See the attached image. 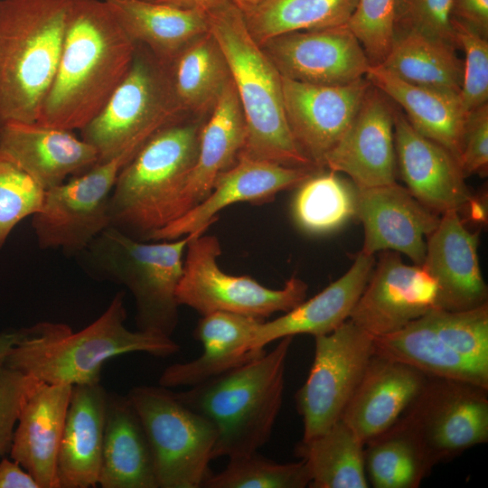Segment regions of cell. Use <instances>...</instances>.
Here are the masks:
<instances>
[{"label": "cell", "mask_w": 488, "mask_h": 488, "mask_svg": "<svg viewBox=\"0 0 488 488\" xmlns=\"http://www.w3.org/2000/svg\"><path fill=\"white\" fill-rule=\"evenodd\" d=\"M436 296V282L422 265L380 251L349 319L374 337L389 334L437 308Z\"/></svg>", "instance_id": "obj_16"}, {"label": "cell", "mask_w": 488, "mask_h": 488, "mask_svg": "<svg viewBox=\"0 0 488 488\" xmlns=\"http://www.w3.org/2000/svg\"><path fill=\"white\" fill-rule=\"evenodd\" d=\"M260 46L281 76L309 84H350L371 65L346 24L280 34Z\"/></svg>", "instance_id": "obj_17"}, {"label": "cell", "mask_w": 488, "mask_h": 488, "mask_svg": "<svg viewBox=\"0 0 488 488\" xmlns=\"http://www.w3.org/2000/svg\"><path fill=\"white\" fill-rule=\"evenodd\" d=\"M397 164L406 188L423 205L442 215L467 212L480 202L465 183L457 160L439 144L419 134L393 102Z\"/></svg>", "instance_id": "obj_18"}, {"label": "cell", "mask_w": 488, "mask_h": 488, "mask_svg": "<svg viewBox=\"0 0 488 488\" xmlns=\"http://www.w3.org/2000/svg\"><path fill=\"white\" fill-rule=\"evenodd\" d=\"M285 113L300 152L317 169L351 126L371 87L364 77L342 86L314 85L281 76Z\"/></svg>", "instance_id": "obj_15"}, {"label": "cell", "mask_w": 488, "mask_h": 488, "mask_svg": "<svg viewBox=\"0 0 488 488\" xmlns=\"http://www.w3.org/2000/svg\"><path fill=\"white\" fill-rule=\"evenodd\" d=\"M108 393L100 382L72 386L58 454L59 488L99 485Z\"/></svg>", "instance_id": "obj_27"}, {"label": "cell", "mask_w": 488, "mask_h": 488, "mask_svg": "<svg viewBox=\"0 0 488 488\" xmlns=\"http://www.w3.org/2000/svg\"><path fill=\"white\" fill-rule=\"evenodd\" d=\"M135 50L104 0H74L58 69L36 122L82 129L127 75Z\"/></svg>", "instance_id": "obj_1"}, {"label": "cell", "mask_w": 488, "mask_h": 488, "mask_svg": "<svg viewBox=\"0 0 488 488\" xmlns=\"http://www.w3.org/2000/svg\"><path fill=\"white\" fill-rule=\"evenodd\" d=\"M455 18L488 39V0H453Z\"/></svg>", "instance_id": "obj_46"}, {"label": "cell", "mask_w": 488, "mask_h": 488, "mask_svg": "<svg viewBox=\"0 0 488 488\" xmlns=\"http://www.w3.org/2000/svg\"><path fill=\"white\" fill-rule=\"evenodd\" d=\"M185 10H197L207 13L224 0H145Z\"/></svg>", "instance_id": "obj_48"}, {"label": "cell", "mask_w": 488, "mask_h": 488, "mask_svg": "<svg viewBox=\"0 0 488 488\" xmlns=\"http://www.w3.org/2000/svg\"><path fill=\"white\" fill-rule=\"evenodd\" d=\"M458 164L463 176L488 172V103L472 110L466 119Z\"/></svg>", "instance_id": "obj_45"}, {"label": "cell", "mask_w": 488, "mask_h": 488, "mask_svg": "<svg viewBox=\"0 0 488 488\" xmlns=\"http://www.w3.org/2000/svg\"><path fill=\"white\" fill-rule=\"evenodd\" d=\"M99 485L158 488L151 447L127 395L108 393Z\"/></svg>", "instance_id": "obj_30"}, {"label": "cell", "mask_w": 488, "mask_h": 488, "mask_svg": "<svg viewBox=\"0 0 488 488\" xmlns=\"http://www.w3.org/2000/svg\"><path fill=\"white\" fill-rule=\"evenodd\" d=\"M293 336L279 339L270 352L174 392L187 407L215 425L212 460L258 451L269 440L282 407L285 371Z\"/></svg>", "instance_id": "obj_5"}, {"label": "cell", "mask_w": 488, "mask_h": 488, "mask_svg": "<svg viewBox=\"0 0 488 488\" xmlns=\"http://www.w3.org/2000/svg\"><path fill=\"white\" fill-rule=\"evenodd\" d=\"M263 321L228 312L202 315L192 332L194 339L203 346L202 353L192 361L166 367L159 385L190 388L262 355L266 351L255 350L251 343Z\"/></svg>", "instance_id": "obj_26"}, {"label": "cell", "mask_w": 488, "mask_h": 488, "mask_svg": "<svg viewBox=\"0 0 488 488\" xmlns=\"http://www.w3.org/2000/svg\"><path fill=\"white\" fill-rule=\"evenodd\" d=\"M357 0H264L240 9L253 39L261 45L287 33L344 25Z\"/></svg>", "instance_id": "obj_37"}, {"label": "cell", "mask_w": 488, "mask_h": 488, "mask_svg": "<svg viewBox=\"0 0 488 488\" xmlns=\"http://www.w3.org/2000/svg\"><path fill=\"white\" fill-rule=\"evenodd\" d=\"M324 170L304 181L293 202L297 225L312 234L333 232L355 216V186Z\"/></svg>", "instance_id": "obj_38"}, {"label": "cell", "mask_w": 488, "mask_h": 488, "mask_svg": "<svg viewBox=\"0 0 488 488\" xmlns=\"http://www.w3.org/2000/svg\"><path fill=\"white\" fill-rule=\"evenodd\" d=\"M452 5L453 0H397L394 33H416L458 48Z\"/></svg>", "instance_id": "obj_43"}, {"label": "cell", "mask_w": 488, "mask_h": 488, "mask_svg": "<svg viewBox=\"0 0 488 488\" xmlns=\"http://www.w3.org/2000/svg\"><path fill=\"white\" fill-rule=\"evenodd\" d=\"M374 255L361 250L351 267L337 280L284 315L263 321L254 334L252 347L265 350L270 343L296 334H327L346 320L361 296L375 265Z\"/></svg>", "instance_id": "obj_28"}, {"label": "cell", "mask_w": 488, "mask_h": 488, "mask_svg": "<svg viewBox=\"0 0 488 488\" xmlns=\"http://www.w3.org/2000/svg\"><path fill=\"white\" fill-rule=\"evenodd\" d=\"M192 236L148 242L109 226L86 249L107 277L131 292L138 330L167 336L174 332L180 306L176 288Z\"/></svg>", "instance_id": "obj_8"}, {"label": "cell", "mask_w": 488, "mask_h": 488, "mask_svg": "<svg viewBox=\"0 0 488 488\" xmlns=\"http://www.w3.org/2000/svg\"><path fill=\"white\" fill-rule=\"evenodd\" d=\"M393 102L371 85L348 130L329 153L325 169L344 173L356 187L396 182Z\"/></svg>", "instance_id": "obj_20"}, {"label": "cell", "mask_w": 488, "mask_h": 488, "mask_svg": "<svg viewBox=\"0 0 488 488\" xmlns=\"http://www.w3.org/2000/svg\"><path fill=\"white\" fill-rule=\"evenodd\" d=\"M401 418L434 466L488 441V389L428 377Z\"/></svg>", "instance_id": "obj_14"}, {"label": "cell", "mask_w": 488, "mask_h": 488, "mask_svg": "<svg viewBox=\"0 0 488 488\" xmlns=\"http://www.w3.org/2000/svg\"><path fill=\"white\" fill-rule=\"evenodd\" d=\"M71 385L38 381L22 407L10 458L40 488H59L58 454L71 393Z\"/></svg>", "instance_id": "obj_24"}, {"label": "cell", "mask_w": 488, "mask_h": 488, "mask_svg": "<svg viewBox=\"0 0 488 488\" xmlns=\"http://www.w3.org/2000/svg\"><path fill=\"white\" fill-rule=\"evenodd\" d=\"M185 117L174 99L164 66L136 43L131 66L100 112L82 129L81 139L105 162L136 154L163 127Z\"/></svg>", "instance_id": "obj_9"}, {"label": "cell", "mask_w": 488, "mask_h": 488, "mask_svg": "<svg viewBox=\"0 0 488 488\" xmlns=\"http://www.w3.org/2000/svg\"><path fill=\"white\" fill-rule=\"evenodd\" d=\"M452 25L456 45L465 55L459 98L469 114L488 103V39L455 18Z\"/></svg>", "instance_id": "obj_42"}, {"label": "cell", "mask_w": 488, "mask_h": 488, "mask_svg": "<svg viewBox=\"0 0 488 488\" xmlns=\"http://www.w3.org/2000/svg\"><path fill=\"white\" fill-rule=\"evenodd\" d=\"M0 488H40L34 478L12 458L0 459Z\"/></svg>", "instance_id": "obj_47"}, {"label": "cell", "mask_w": 488, "mask_h": 488, "mask_svg": "<svg viewBox=\"0 0 488 488\" xmlns=\"http://www.w3.org/2000/svg\"><path fill=\"white\" fill-rule=\"evenodd\" d=\"M365 78L403 111L419 134L459 161L468 113L458 94L411 84L380 65H371Z\"/></svg>", "instance_id": "obj_29"}, {"label": "cell", "mask_w": 488, "mask_h": 488, "mask_svg": "<svg viewBox=\"0 0 488 488\" xmlns=\"http://www.w3.org/2000/svg\"><path fill=\"white\" fill-rule=\"evenodd\" d=\"M44 195L35 180L0 155V249L16 224L41 210Z\"/></svg>", "instance_id": "obj_40"}, {"label": "cell", "mask_w": 488, "mask_h": 488, "mask_svg": "<svg viewBox=\"0 0 488 488\" xmlns=\"http://www.w3.org/2000/svg\"><path fill=\"white\" fill-rule=\"evenodd\" d=\"M207 117H183L144 143L117 176L109 202L110 226L148 241L180 217Z\"/></svg>", "instance_id": "obj_3"}, {"label": "cell", "mask_w": 488, "mask_h": 488, "mask_svg": "<svg viewBox=\"0 0 488 488\" xmlns=\"http://www.w3.org/2000/svg\"><path fill=\"white\" fill-rule=\"evenodd\" d=\"M456 49L419 33H395L380 66L411 84L459 95L463 62Z\"/></svg>", "instance_id": "obj_34"}, {"label": "cell", "mask_w": 488, "mask_h": 488, "mask_svg": "<svg viewBox=\"0 0 488 488\" xmlns=\"http://www.w3.org/2000/svg\"><path fill=\"white\" fill-rule=\"evenodd\" d=\"M135 155L125 152L97 163L81 175L46 190L32 221L39 247L82 251L109 227L112 191L121 169Z\"/></svg>", "instance_id": "obj_13"}, {"label": "cell", "mask_w": 488, "mask_h": 488, "mask_svg": "<svg viewBox=\"0 0 488 488\" xmlns=\"http://www.w3.org/2000/svg\"><path fill=\"white\" fill-rule=\"evenodd\" d=\"M128 37L163 65L209 30L206 14L145 0H104Z\"/></svg>", "instance_id": "obj_32"}, {"label": "cell", "mask_w": 488, "mask_h": 488, "mask_svg": "<svg viewBox=\"0 0 488 488\" xmlns=\"http://www.w3.org/2000/svg\"><path fill=\"white\" fill-rule=\"evenodd\" d=\"M355 217L364 228L361 251L374 255L391 250L423 265L425 237L438 225L439 214L419 202L396 182L373 187L355 186Z\"/></svg>", "instance_id": "obj_19"}, {"label": "cell", "mask_w": 488, "mask_h": 488, "mask_svg": "<svg viewBox=\"0 0 488 488\" xmlns=\"http://www.w3.org/2000/svg\"><path fill=\"white\" fill-rule=\"evenodd\" d=\"M364 465L369 484L375 488H417L433 468L401 416L364 445Z\"/></svg>", "instance_id": "obj_36"}, {"label": "cell", "mask_w": 488, "mask_h": 488, "mask_svg": "<svg viewBox=\"0 0 488 488\" xmlns=\"http://www.w3.org/2000/svg\"><path fill=\"white\" fill-rule=\"evenodd\" d=\"M235 4L239 9L246 8L249 6H253L264 0H230Z\"/></svg>", "instance_id": "obj_50"}, {"label": "cell", "mask_w": 488, "mask_h": 488, "mask_svg": "<svg viewBox=\"0 0 488 488\" xmlns=\"http://www.w3.org/2000/svg\"><path fill=\"white\" fill-rule=\"evenodd\" d=\"M124 296L123 291L117 293L99 318L76 333L50 322L20 329L5 365L45 383L73 386L100 382L104 363L118 355L168 357L179 352L172 336L127 329Z\"/></svg>", "instance_id": "obj_2"}, {"label": "cell", "mask_w": 488, "mask_h": 488, "mask_svg": "<svg viewBox=\"0 0 488 488\" xmlns=\"http://www.w3.org/2000/svg\"><path fill=\"white\" fill-rule=\"evenodd\" d=\"M73 2L0 0V126L37 121Z\"/></svg>", "instance_id": "obj_6"}, {"label": "cell", "mask_w": 488, "mask_h": 488, "mask_svg": "<svg viewBox=\"0 0 488 488\" xmlns=\"http://www.w3.org/2000/svg\"><path fill=\"white\" fill-rule=\"evenodd\" d=\"M0 155L20 167L45 191L99 161L96 149L71 131L37 122L1 125Z\"/></svg>", "instance_id": "obj_23"}, {"label": "cell", "mask_w": 488, "mask_h": 488, "mask_svg": "<svg viewBox=\"0 0 488 488\" xmlns=\"http://www.w3.org/2000/svg\"><path fill=\"white\" fill-rule=\"evenodd\" d=\"M427 379L413 367L374 352L341 419L365 445L398 420Z\"/></svg>", "instance_id": "obj_25"}, {"label": "cell", "mask_w": 488, "mask_h": 488, "mask_svg": "<svg viewBox=\"0 0 488 488\" xmlns=\"http://www.w3.org/2000/svg\"><path fill=\"white\" fill-rule=\"evenodd\" d=\"M39 380L0 366V459L9 454L22 407Z\"/></svg>", "instance_id": "obj_44"}, {"label": "cell", "mask_w": 488, "mask_h": 488, "mask_svg": "<svg viewBox=\"0 0 488 488\" xmlns=\"http://www.w3.org/2000/svg\"><path fill=\"white\" fill-rule=\"evenodd\" d=\"M373 343L376 354L428 377L488 389V304L457 312L435 308Z\"/></svg>", "instance_id": "obj_7"}, {"label": "cell", "mask_w": 488, "mask_h": 488, "mask_svg": "<svg viewBox=\"0 0 488 488\" xmlns=\"http://www.w3.org/2000/svg\"><path fill=\"white\" fill-rule=\"evenodd\" d=\"M196 231L187 243L183 269L176 288V301L202 316L228 312L265 320L288 312L306 296L307 285L293 276L280 289L262 286L248 276H232L220 268L221 254L216 236Z\"/></svg>", "instance_id": "obj_11"}, {"label": "cell", "mask_w": 488, "mask_h": 488, "mask_svg": "<svg viewBox=\"0 0 488 488\" xmlns=\"http://www.w3.org/2000/svg\"><path fill=\"white\" fill-rule=\"evenodd\" d=\"M164 66L175 103L185 117H207L231 80L226 58L210 30Z\"/></svg>", "instance_id": "obj_33"}, {"label": "cell", "mask_w": 488, "mask_h": 488, "mask_svg": "<svg viewBox=\"0 0 488 488\" xmlns=\"http://www.w3.org/2000/svg\"><path fill=\"white\" fill-rule=\"evenodd\" d=\"M373 341V335L350 319L314 336V361L295 396L304 426L302 440L322 435L341 419L374 354Z\"/></svg>", "instance_id": "obj_12"}, {"label": "cell", "mask_w": 488, "mask_h": 488, "mask_svg": "<svg viewBox=\"0 0 488 488\" xmlns=\"http://www.w3.org/2000/svg\"><path fill=\"white\" fill-rule=\"evenodd\" d=\"M127 396L151 447L157 487H202L212 474L210 463L218 436L212 421L160 385L136 386Z\"/></svg>", "instance_id": "obj_10"}, {"label": "cell", "mask_w": 488, "mask_h": 488, "mask_svg": "<svg viewBox=\"0 0 488 488\" xmlns=\"http://www.w3.org/2000/svg\"><path fill=\"white\" fill-rule=\"evenodd\" d=\"M206 16L226 58L245 118L246 138L239 157L317 170L291 136L281 74L249 33L241 10L224 0Z\"/></svg>", "instance_id": "obj_4"}, {"label": "cell", "mask_w": 488, "mask_h": 488, "mask_svg": "<svg viewBox=\"0 0 488 488\" xmlns=\"http://www.w3.org/2000/svg\"><path fill=\"white\" fill-rule=\"evenodd\" d=\"M20 338V330L3 332L0 333V366L5 365L8 352Z\"/></svg>", "instance_id": "obj_49"}, {"label": "cell", "mask_w": 488, "mask_h": 488, "mask_svg": "<svg viewBox=\"0 0 488 488\" xmlns=\"http://www.w3.org/2000/svg\"><path fill=\"white\" fill-rule=\"evenodd\" d=\"M221 472L211 474L205 488H305L311 478L304 460L277 463L258 451L229 459Z\"/></svg>", "instance_id": "obj_39"}, {"label": "cell", "mask_w": 488, "mask_h": 488, "mask_svg": "<svg viewBox=\"0 0 488 488\" xmlns=\"http://www.w3.org/2000/svg\"><path fill=\"white\" fill-rule=\"evenodd\" d=\"M305 463L312 488H368L364 444L342 419L326 432L301 440L295 448Z\"/></svg>", "instance_id": "obj_35"}, {"label": "cell", "mask_w": 488, "mask_h": 488, "mask_svg": "<svg viewBox=\"0 0 488 488\" xmlns=\"http://www.w3.org/2000/svg\"><path fill=\"white\" fill-rule=\"evenodd\" d=\"M245 138V118L231 79L202 127L198 156L183 192L180 217L202 202L217 177L236 164Z\"/></svg>", "instance_id": "obj_31"}, {"label": "cell", "mask_w": 488, "mask_h": 488, "mask_svg": "<svg viewBox=\"0 0 488 488\" xmlns=\"http://www.w3.org/2000/svg\"><path fill=\"white\" fill-rule=\"evenodd\" d=\"M480 230L471 231L457 211L440 216L427 236L423 267L437 286V308L466 311L487 304L488 288L483 277L477 248Z\"/></svg>", "instance_id": "obj_22"}, {"label": "cell", "mask_w": 488, "mask_h": 488, "mask_svg": "<svg viewBox=\"0 0 488 488\" xmlns=\"http://www.w3.org/2000/svg\"><path fill=\"white\" fill-rule=\"evenodd\" d=\"M397 0H357L346 26L357 38L371 65H380L394 38Z\"/></svg>", "instance_id": "obj_41"}, {"label": "cell", "mask_w": 488, "mask_h": 488, "mask_svg": "<svg viewBox=\"0 0 488 488\" xmlns=\"http://www.w3.org/2000/svg\"><path fill=\"white\" fill-rule=\"evenodd\" d=\"M321 171V170H320ZM318 170L289 167L278 164L239 157L230 169L216 179L210 194L164 228L148 241L171 240L202 231L216 221L217 214L238 202H265L279 192L298 187Z\"/></svg>", "instance_id": "obj_21"}]
</instances>
